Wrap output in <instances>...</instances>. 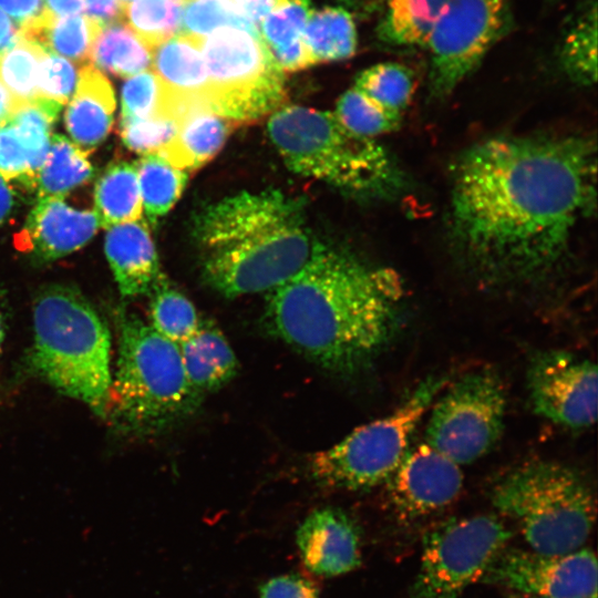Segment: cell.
<instances>
[{
    "instance_id": "obj_1",
    "label": "cell",
    "mask_w": 598,
    "mask_h": 598,
    "mask_svg": "<svg viewBox=\"0 0 598 598\" xmlns=\"http://www.w3.org/2000/svg\"><path fill=\"white\" fill-rule=\"evenodd\" d=\"M595 141L581 135H497L458 156L447 231L477 281L537 286L566 264L596 208Z\"/></svg>"
},
{
    "instance_id": "obj_47",
    "label": "cell",
    "mask_w": 598,
    "mask_h": 598,
    "mask_svg": "<svg viewBox=\"0 0 598 598\" xmlns=\"http://www.w3.org/2000/svg\"><path fill=\"white\" fill-rule=\"evenodd\" d=\"M44 10L53 17H69L84 11V0H44Z\"/></svg>"
},
{
    "instance_id": "obj_18",
    "label": "cell",
    "mask_w": 598,
    "mask_h": 598,
    "mask_svg": "<svg viewBox=\"0 0 598 598\" xmlns=\"http://www.w3.org/2000/svg\"><path fill=\"white\" fill-rule=\"evenodd\" d=\"M153 72L166 91V115L209 110V80L197 38L177 33L152 49Z\"/></svg>"
},
{
    "instance_id": "obj_16",
    "label": "cell",
    "mask_w": 598,
    "mask_h": 598,
    "mask_svg": "<svg viewBox=\"0 0 598 598\" xmlns=\"http://www.w3.org/2000/svg\"><path fill=\"white\" fill-rule=\"evenodd\" d=\"M99 221L91 210H79L63 197L38 198L16 244L40 261H52L83 247Z\"/></svg>"
},
{
    "instance_id": "obj_8",
    "label": "cell",
    "mask_w": 598,
    "mask_h": 598,
    "mask_svg": "<svg viewBox=\"0 0 598 598\" xmlns=\"http://www.w3.org/2000/svg\"><path fill=\"white\" fill-rule=\"evenodd\" d=\"M448 384L446 375H430L389 415L363 424L309 462L315 481L326 487L364 489L393 474L408 451L412 433Z\"/></svg>"
},
{
    "instance_id": "obj_41",
    "label": "cell",
    "mask_w": 598,
    "mask_h": 598,
    "mask_svg": "<svg viewBox=\"0 0 598 598\" xmlns=\"http://www.w3.org/2000/svg\"><path fill=\"white\" fill-rule=\"evenodd\" d=\"M79 71L68 59L44 52L39 62L38 96L63 106L76 89Z\"/></svg>"
},
{
    "instance_id": "obj_31",
    "label": "cell",
    "mask_w": 598,
    "mask_h": 598,
    "mask_svg": "<svg viewBox=\"0 0 598 598\" xmlns=\"http://www.w3.org/2000/svg\"><path fill=\"white\" fill-rule=\"evenodd\" d=\"M143 209L152 224L165 216L181 197L188 175L157 153L144 154L135 164Z\"/></svg>"
},
{
    "instance_id": "obj_26",
    "label": "cell",
    "mask_w": 598,
    "mask_h": 598,
    "mask_svg": "<svg viewBox=\"0 0 598 598\" xmlns=\"http://www.w3.org/2000/svg\"><path fill=\"white\" fill-rule=\"evenodd\" d=\"M448 0H389L377 27L383 43L424 48Z\"/></svg>"
},
{
    "instance_id": "obj_13",
    "label": "cell",
    "mask_w": 598,
    "mask_h": 598,
    "mask_svg": "<svg viewBox=\"0 0 598 598\" xmlns=\"http://www.w3.org/2000/svg\"><path fill=\"white\" fill-rule=\"evenodd\" d=\"M482 579L527 597L597 598L598 567L589 548L566 554L504 548Z\"/></svg>"
},
{
    "instance_id": "obj_27",
    "label": "cell",
    "mask_w": 598,
    "mask_h": 598,
    "mask_svg": "<svg viewBox=\"0 0 598 598\" xmlns=\"http://www.w3.org/2000/svg\"><path fill=\"white\" fill-rule=\"evenodd\" d=\"M93 212L99 226L109 228L141 219L143 204L135 165L117 162L104 171L95 185Z\"/></svg>"
},
{
    "instance_id": "obj_25",
    "label": "cell",
    "mask_w": 598,
    "mask_h": 598,
    "mask_svg": "<svg viewBox=\"0 0 598 598\" xmlns=\"http://www.w3.org/2000/svg\"><path fill=\"white\" fill-rule=\"evenodd\" d=\"M101 28L83 14L53 17L44 10L19 28V38L38 44L44 52L85 62Z\"/></svg>"
},
{
    "instance_id": "obj_50",
    "label": "cell",
    "mask_w": 598,
    "mask_h": 598,
    "mask_svg": "<svg viewBox=\"0 0 598 598\" xmlns=\"http://www.w3.org/2000/svg\"><path fill=\"white\" fill-rule=\"evenodd\" d=\"M347 8L360 12H372L380 8H384L389 0H337Z\"/></svg>"
},
{
    "instance_id": "obj_37",
    "label": "cell",
    "mask_w": 598,
    "mask_h": 598,
    "mask_svg": "<svg viewBox=\"0 0 598 598\" xmlns=\"http://www.w3.org/2000/svg\"><path fill=\"white\" fill-rule=\"evenodd\" d=\"M221 28H238L258 34V29L233 0H183L179 32L203 39Z\"/></svg>"
},
{
    "instance_id": "obj_38",
    "label": "cell",
    "mask_w": 598,
    "mask_h": 598,
    "mask_svg": "<svg viewBox=\"0 0 598 598\" xmlns=\"http://www.w3.org/2000/svg\"><path fill=\"white\" fill-rule=\"evenodd\" d=\"M43 53L38 44L21 38L0 53V82L17 104L38 97V70Z\"/></svg>"
},
{
    "instance_id": "obj_55",
    "label": "cell",
    "mask_w": 598,
    "mask_h": 598,
    "mask_svg": "<svg viewBox=\"0 0 598 598\" xmlns=\"http://www.w3.org/2000/svg\"><path fill=\"white\" fill-rule=\"evenodd\" d=\"M551 1H555V0H551Z\"/></svg>"
},
{
    "instance_id": "obj_10",
    "label": "cell",
    "mask_w": 598,
    "mask_h": 598,
    "mask_svg": "<svg viewBox=\"0 0 598 598\" xmlns=\"http://www.w3.org/2000/svg\"><path fill=\"white\" fill-rule=\"evenodd\" d=\"M431 406L425 443L456 464H471L499 440L506 392L491 368L470 371L448 383Z\"/></svg>"
},
{
    "instance_id": "obj_39",
    "label": "cell",
    "mask_w": 598,
    "mask_h": 598,
    "mask_svg": "<svg viewBox=\"0 0 598 598\" xmlns=\"http://www.w3.org/2000/svg\"><path fill=\"white\" fill-rule=\"evenodd\" d=\"M121 102L122 117L167 116L166 91L152 70H145L127 78L122 87Z\"/></svg>"
},
{
    "instance_id": "obj_43",
    "label": "cell",
    "mask_w": 598,
    "mask_h": 598,
    "mask_svg": "<svg viewBox=\"0 0 598 598\" xmlns=\"http://www.w3.org/2000/svg\"><path fill=\"white\" fill-rule=\"evenodd\" d=\"M259 598H320L316 586L296 574L274 577L260 586Z\"/></svg>"
},
{
    "instance_id": "obj_51",
    "label": "cell",
    "mask_w": 598,
    "mask_h": 598,
    "mask_svg": "<svg viewBox=\"0 0 598 598\" xmlns=\"http://www.w3.org/2000/svg\"><path fill=\"white\" fill-rule=\"evenodd\" d=\"M16 101L0 82V123L7 122L14 110Z\"/></svg>"
},
{
    "instance_id": "obj_30",
    "label": "cell",
    "mask_w": 598,
    "mask_h": 598,
    "mask_svg": "<svg viewBox=\"0 0 598 598\" xmlns=\"http://www.w3.org/2000/svg\"><path fill=\"white\" fill-rule=\"evenodd\" d=\"M93 168L86 152L62 135H52L34 186L38 197H64L87 182Z\"/></svg>"
},
{
    "instance_id": "obj_33",
    "label": "cell",
    "mask_w": 598,
    "mask_h": 598,
    "mask_svg": "<svg viewBox=\"0 0 598 598\" xmlns=\"http://www.w3.org/2000/svg\"><path fill=\"white\" fill-rule=\"evenodd\" d=\"M148 295L150 324L159 334L179 344L197 330L202 319L195 306L163 274Z\"/></svg>"
},
{
    "instance_id": "obj_11",
    "label": "cell",
    "mask_w": 598,
    "mask_h": 598,
    "mask_svg": "<svg viewBox=\"0 0 598 598\" xmlns=\"http://www.w3.org/2000/svg\"><path fill=\"white\" fill-rule=\"evenodd\" d=\"M512 537L494 515L454 517L423 537L421 561L408 598H460L481 579Z\"/></svg>"
},
{
    "instance_id": "obj_19",
    "label": "cell",
    "mask_w": 598,
    "mask_h": 598,
    "mask_svg": "<svg viewBox=\"0 0 598 598\" xmlns=\"http://www.w3.org/2000/svg\"><path fill=\"white\" fill-rule=\"evenodd\" d=\"M105 255L123 297L150 293L162 275L148 227L141 219L110 227Z\"/></svg>"
},
{
    "instance_id": "obj_14",
    "label": "cell",
    "mask_w": 598,
    "mask_h": 598,
    "mask_svg": "<svg viewBox=\"0 0 598 598\" xmlns=\"http://www.w3.org/2000/svg\"><path fill=\"white\" fill-rule=\"evenodd\" d=\"M533 411L560 425L585 429L597 416V367L565 350L536 352L527 367Z\"/></svg>"
},
{
    "instance_id": "obj_24",
    "label": "cell",
    "mask_w": 598,
    "mask_h": 598,
    "mask_svg": "<svg viewBox=\"0 0 598 598\" xmlns=\"http://www.w3.org/2000/svg\"><path fill=\"white\" fill-rule=\"evenodd\" d=\"M558 62L573 82L594 85L597 81V2L580 3L564 22L558 42Z\"/></svg>"
},
{
    "instance_id": "obj_6",
    "label": "cell",
    "mask_w": 598,
    "mask_h": 598,
    "mask_svg": "<svg viewBox=\"0 0 598 598\" xmlns=\"http://www.w3.org/2000/svg\"><path fill=\"white\" fill-rule=\"evenodd\" d=\"M117 327L109 402L113 423L128 434L151 435L189 417L203 395L186 377L178 344L134 313L121 312Z\"/></svg>"
},
{
    "instance_id": "obj_28",
    "label": "cell",
    "mask_w": 598,
    "mask_h": 598,
    "mask_svg": "<svg viewBox=\"0 0 598 598\" xmlns=\"http://www.w3.org/2000/svg\"><path fill=\"white\" fill-rule=\"evenodd\" d=\"M302 39L313 64L351 58L358 40L352 14L342 7L311 11Z\"/></svg>"
},
{
    "instance_id": "obj_32",
    "label": "cell",
    "mask_w": 598,
    "mask_h": 598,
    "mask_svg": "<svg viewBox=\"0 0 598 598\" xmlns=\"http://www.w3.org/2000/svg\"><path fill=\"white\" fill-rule=\"evenodd\" d=\"M61 107L54 101L38 96L30 102L16 104L8 120L28 152L33 187L49 150L52 125Z\"/></svg>"
},
{
    "instance_id": "obj_46",
    "label": "cell",
    "mask_w": 598,
    "mask_h": 598,
    "mask_svg": "<svg viewBox=\"0 0 598 598\" xmlns=\"http://www.w3.org/2000/svg\"><path fill=\"white\" fill-rule=\"evenodd\" d=\"M240 13L257 27L286 0H233Z\"/></svg>"
},
{
    "instance_id": "obj_23",
    "label": "cell",
    "mask_w": 598,
    "mask_h": 598,
    "mask_svg": "<svg viewBox=\"0 0 598 598\" xmlns=\"http://www.w3.org/2000/svg\"><path fill=\"white\" fill-rule=\"evenodd\" d=\"M310 13L309 0H286L258 25L262 43L283 72L313 64L302 39Z\"/></svg>"
},
{
    "instance_id": "obj_3",
    "label": "cell",
    "mask_w": 598,
    "mask_h": 598,
    "mask_svg": "<svg viewBox=\"0 0 598 598\" xmlns=\"http://www.w3.org/2000/svg\"><path fill=\"white\" fill-rule=\"evenodd\" d=\"M193 236L203 278L228 298L274 291L302 269L318 244L303 203L277 189L207 205L194 218Z\"/></svg>"
},
{
    "instance_id": "obj_5",
    "label": "cell",
    "mask_w": 598,
    "mask_h": 598,
    "mask_svg": "<svg viewBox=\"0 0 598 598\" xmlns=\"http://www.w3.org/2000/svg\"><path fill=\"white\" fill-rule=\"evenodd\" d=\"M31 367L64 395L105 416L112 384L111 336L75 289L49 287L33 305Z\"/></svg>"
},
{
    "instance_id": "obj_45",
    "label": "cell",
    "mask_w": 598,
    "mask_h": 598,
    "mask_svg": "<svg viewBox=\"0 0 598 598\" xmlns=\"http://www.w3.org/2000/svg\"><path fill=\"white\" fill-rule=\"evenodd\" d=\"M0 9L20 28L44 11V0H0Z\"/></svg>"
},
{
    "instance_id": "obj_2",
    "label": "cell",
    "mask_w": 598,
    "mask_h": 598,
    "mask_svg": "<svg viewBox=\"0 0 598 598\" xmlns=\"http://www.w3.org/2000/svg\"><path fill=\"white\" fill-rule=\"evenodd\" d=\"M269 293L268 330L338 373L368 367L401 323L403 289L395 272L322 244L300 271Z\"/></svg>"
},
{
    "instance_id": "obj_35",
    "label": "cell",
    "mask_w": 598,
    "mask_h": 598,
    "mask_svg": "<svg viewBox=\"0 0 598 598\" xmlns=\"http://www.w3.org/2000/svg\"><path fill=\"white\" fill-rule=\"evenodd\" d=\"M183 0H132L123 8V21L151 49L177 34Z\"/></svg>"
},
{
    "instance_id": "obj_54",
    "label": "cell",
    "mask_w": 598,
    "mask_h": 598,
    "mask_svg": "<svg viewBox=\"0 0 598 598\" xmlns=\"http://www.w3.org/2000/svg\"><path fill=\"white\" fill-rule=\"evenodd\" d=\"M516 598H536V597H527V596H520V595H518Z\"/></svg>"
},
{
    "instance_id": "obj_52",
    "label": "cell",
    "mask_w": 598,
    "mask_h": 598,
    "mask_svg": "<svg viewBox=\"0 0 598 598\" xmlns=\"http://www.w3.org/2000/svg\"><path fill=\"white\" fill-rule=\"evenodd\" d=\"M4 333H6L4 315L0 305V352H1V347L3 343Z\"/></svg>"
},
{
    "instance_id": "obj_20",
    "label": "cell",
    "mask_w": 598,
    "mask_h": 598,
    "mask_svg": "<svg viewBox=\"0 0 598 598\" xmlns=\"http://www.w3.org/2000/svg\"><path fill=\"white\" fill-rule=\"evenodd\" d=\"M114 110L115 96L109 79L93 65H83L64 114L73 143L83 151L96 147L112 127Z\"/></svg>"
},
{
    "instance_id": "obj_15",
    "label": "cell",
    "mask_w": 598,
    "mask_h": 598,
    "mask_svg": "<svg viewBox=\"0 0 598 598\" xmlns=\"http://www.w3.org/2000/svg\"><path fill=\"white\" fill-rule=\"evenodd\" d=\"M389 480L396 512L411 519L446 507L463 486L461 466L426 443L406 451Z\"/></svg>"
},
{
    "instance_id": "obj_17",
    "label": "cell",
    "mask_w": 598,
    "mask_h": 598,
    "mask_svg": "<svg viewBox=\"0 0 598 598\" xmlns=\"http://www.w3.org/2000/svg\"><path fill=\"white\" fill-rule=\"evenodd\" d=\"M297 546L305 566L318 576H340L361 564L358 526L339 508L311 512L298 527Z\"/></svg>"
},
{
    "instance_id": "obj_7",
    "label": "cell",
    "mask_w": 598,
    "mask_h": 598,
    "mask_svg": "<svg viewBox=\"0 0 598 598\" xmlns=\"http://www.w3.org/2000/svg\"><path fill=\"white\" fill-rule=\"evenodd\" d=\"M493 505L519 528L534 551L566 554L582 547L596 520V497L587 480L556 461L513 468L492 489Z\"/></svg>"
},
{
    "instance_id": "obj_44",
    "label": "cell",
    "mask_w": 598,
    "mask_h": 598,
    "mask_svg": "<svg viewBox=\"0 0 598 598\" xmlns=\"http://www.w3.org/2000/svg\"><path fill=\"white\" fill-rule=\"evenodd\" d=\"M84 12L100 27L123 21V6L118 0H84Z\"/></svg>"
},
{
    "instance_id": "obj_34",
    "label": "cell",
    "mask_w": 598,
    "mask_h": 598,
    "mask_svg": "<svg viewBox=\"0 0 598 598\" xmlns=\"http://www.w3.org/2000/svg\"><path fill=\"white\" fill-rule=\"evenodd\" d=\"M353 86L384 109L403 115L414 92V76L401 63L382 62L363 70Z\"/></svg>"
},
{
    "instance_id": "obj_36",
    "label": "cell",
    "mask_w": 598,
    "mask_h": 598,
    "mask_svg": "<svg viewBox=\"0 0 598 598\" xmlns=\"http://www.w3.org/2000/svg\"><path fill=\"white\" fill-rule=\"evenodd\" d=\"M333 113L352 133L374 140L396 130L403 118V115L384 109L354 86L340 96Z\"/></svg>"
},
{
    "instance_id": "obj_4",
    "label": "cell",
    "mask_w": 598,
    "mask_h": 598,
    "mask_svg": "<svg viewBox=\"0 0 598 598\" xmlns=\"http://www.w3.org/2000/svg\"><path fill=\"white\" fill-rule=\"evenodd\" d=\"M267 131L297 174L368 198H394L406 185L389 151L374 138L346 128L334 113L287 105L271 114Z\"/></svg>"
},
{
    "instance_id": "obj_29",
    "label": "cell",
    "mask_w": 598,
    "mask_h": 598,
    "mask_svg": "<svg viewBox=\"0 0 598 598\" xmlns=\"http://www.w3.org/2000/svg\"><path fill=\"white\" fill-rule=\"evenodd\" d=\"M89 60L100 71L131 78L151 65L152 51L124 21H117L101 28Z\"/></svg>"
},
{
    "instance_id": "obj_22",
    "label": "cell",
    "mask_w": 598,
    "mask_h": 598,
    "mask_svg": "<svg viewBox=\"0 0 598 598\" xmlns=\"http://www.w3.org/2000/svg\"><path fill=\"white\" fill-rule=\"evenodd\" d=\"M235 123L209 110H196L177 120L173 140L157 154L184 172L205 165L223 148Z\"/></svg>"
},
{
    "instance_id": "obj_9",
    "label": "cell",
    "mask_w": 598,
    "mask_h": 598,
    "mask_svg": "<svg viewBox=\"0 0 598 598\" xmlns=\"http://www.w3.org/2000/svg\"><path fill=\"white\" fill-rule=\"evenodd\" d=\"M212 112L234 123L252 122L280 109L283 71L258 34L221 28L199 39Z\"/></svg>"
},
{
    "instance_id": "obj_21",
    "label": "cell",
    "mask_w": 598,
    "mask_h": 598,
    "mask_svg": "<svg viewBox=\"0 0 598 598\" xmlns=\"http://www.w3.org/2000/svg\"><path fill=\"white\" fill-rule=\"evenodd\" d=\"M178 348L186 377L202 395L226 385L238 371L233 348L209 319H202L197 330Z\"/></svg>"
},
{
    "instance_id": "obj_49",
    "label": "cell",
    "mask_w": 598,
    "mask_h": 598,
    "mask_svg": "<svg viewBox=\"0 0 598 598\" xmlns=\"http://www.w3.org/2000/svg\"><path fill=\"white\" fill-rule=\"evenodd\" d=\"M14 205V193L8 181L0 176V225L12 212Z\"/></svg>"
},
{
    "instance_id": "obj_40",
    "label": "cell",
    "mask_w": 598,
    "mask_h": 598,
    "mask_svg": "<svg viewBox=\"0 0 598 598\" xmlns=\"http://www.w3.org/2000/svg\"><path fill=\"white\" fill-rule=\"evenodd\" d=\"M120 132L130 150L143 154L158 153L175 136L177 122L168 116L122 117Z\"/></svg>"
},
{
    "instance_id": "obj_53",
    "label": "cell",
    "mask_w": 598,
    "mask_h": 598,
    "mask_svg": "<svg viewBox=\"0 0 598 598\" xmlns=\"http://www.w3.org/2000/svg\"><path fill=\"white\" fill-rule=\"evenodd\" d=\"M118 1H120V3H121V4L123 6V8H124V7H125L127 3H130L132 0H118Z\"/></svg>"
},
{
    "instance_id": "obj_42",
    "label": "cell",
    "mask_w": 598,
    "mask_h": 598,
    "mask_svg": "<svg viewBox=\"0 0 598 598\" xmlns=\"http://www.w3.org/2000/svg\"><path fill=\"white\" fill-rule=\"evenodd\" d=\"M0 176L32 186L28 152L8 121L0 123Z\"/></svg>"
},
{
    "instance_id": "obj_48",
    "label": "cell",
    "mask_w": 598,
    "mask_h": 598,
    "mask_svg": "<svg viewBox=\"0 0 598 598\" xmlns=\"http://www.w3.org/2000/svg\"><path fill=\"white\" fill-rule=\"evenodd\" d=\"M19 40V28L0 9V53L11 48Z\"/></svg>"
},
{
    "instance_id": "obj_12",
    "label": "cell",
    "mask_w": 598,
    "mask_h": 598,
    "mask_svg": "<svg viewBox=\"0 0 598 598\" xmlns=\"http://www.w3.org/2000/svg\"><path fill=\"white\" fill-rule=\"evenodd\" d=\"M514 25L512 0H448L425 47L430 93H453Z\"/></svg>"
}]
</instances>
